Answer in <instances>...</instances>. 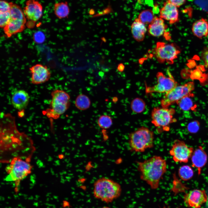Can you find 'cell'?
<instances>
[{"label":"cell","mask_w":208,"mask_h":208,"mask_svg":"<svg viewBox=\"0 0 208 208\" xmlns=\"http://www.w3.org/2000/svg\"><path fill=\"white\" fill-rule=\"evenodd\" d=\"M201 57L206 66L208 68V48L205 47L203 49L201 53Z\"/></svg>","instance_id":"obj_32"},{"label":"cell","mask_w":208,"mask_h":208,"mask_svg":"<svg viewBox=\"0 0 208 208\" xmlns=\"http://www.w3.org/2000/svg\"><path fill=\"white\" fill-rule=\"evenodd\" d=\"M206 203H207V204H206L207 206V207L208 208V197H207V201Z\"/></svg>","instance_id":"obj_36"},{"label":"cell","mask_w":208,"mask_h":208,"mask_svg":"<svg viewBox=\"0 0 208 208\" xmlns=\"http://www.w3.org/2000/svg\"><path fill=\"white\" fill-rule=\"evenodd\" d=\"M155 17L152 11L147 9L141 12L138 16V18L145 25L150 24L153 21Z\"/></svg>","instance_id":"obj_26"},{"label":"cell","mask_w":208,"mask_h":208,"mask_svg":"<svg viewBox=\"0 0 208 208\" xmlns=\"http://www.w3.org/2000/svg\"><path fill=\"white\" fill-rule=\"evenodd\" d=\"M29 100V96L28 93L24 90H20L14 93L12 97L11 103L14 108L21 110L27 107Z\"/></svg>","instance_id":"obj_17"},{"label":"cell","mask_w":208,"mask_h":208,"mask_svg":"<svg viewBox=\"0 0 208 208\" xmlns=\"http://www.w3.org/2000/svg\"><path fill=\"white\" fill-rule=\"evenodd\" d=\"M199 129V126L196 122H192L188 126V129L191 133H194L197 132Z\"/></svg>","instance_id":"obj_33"},{"label":"cell","mask_w":208,"mask_h":208,"mask_svg":"<svg viewBox=\"0 0 208 208\" xmlns=\"http://www.w3.org/2000/svg\"><path fill=\"white\" fill-rule=\"evenodd\" d=\"M137 163L141 179L147 183L152 189H157L160 180L167 171L166 160L160 156L155 155Z\"/></svg>","instance_id":"obj_2"},{"label":"cell","mask_w":208,"mask_h":208,"mask_svg":"<svg viewBox=\"0 0 208 208\" xmlns=\"http://www.w3.org/2000/svg\"><path fill=\"white\" fill-rule=\"evenodd\" d=\"M75 105L78 109L85 110L89 108L90 101L89 97L83 94L79 95L75 101Z\"/></svg>","instance_id":"obj_23"},{"label":"cell","mask_w":208,"mask_h":208,"mask_svg":"<svg viewBox=\"0 0 208 208\" xmlns=\"http://www.w3.org/2000/svg\"><path fill=\"white\" fill-rule=\"evenodd\" d=\"M31 75V82L34 84L44 83L50 79L51 73L46 66L37 64L29 68Z\"/></svg>","instance_id":"obj_14"},{"label":"cell","mask_w":208,"mask_h":208,"mask_svg":"<svg viewBox=\"0 0 208 208\" xmlns=\"http://www.w3.org/2000/svg\"><path fill=\"white\" fill-rule=\"evenodd\" d=\"M0 12L10 11V2L4 0H1L0 1Z\"/></svg>","instance_id":"obj_30"},{"label":"cell","mask_w":208,"mask_h":208,"mask_svg":"<svg viewBox=\"0 0 208 208\" xmlns=\"http://www.w3.org/2000/svg\"><path fill=\"white\" fill-rule=\"evenodd\" d=\"M167 1L178 8L183 5L186 0H167Z\"/></svg>","instance_id":"obj_34"},{"label":"cell","mask_w":208,"mask_h":208,"mask_svg":"<svg viewBox=\"0 0 208 208\" xmlns=\"http://www.w3.org/2000/svg\"><path fill=\"white\" fill-rule=\"evenodd\" d=\"M124 68L125 66L122 63H120L118 65L117 69L118 71L122 72L124 70Z\"/></svg>","instance_id":"obj_35"},{"label":"cell","mask_w":208,"mask_h":208,"mask_svg":"<svg viewBox=\"0 0 208 208\" xmlns=\"http://www.w3.org/2000/svg\"><path fill=\"white\" fill-rule=\"evenodd\" d=\"M159 12V17L168 21L170 24H173L179 21L177 7L167 1L164 3Z\"/></svg>","instance_id":"obj_16"},{"label":"cell","mask_w":208,"mask_h":208,"mask_svg":"<svg viewBox=\"0 0 208 208\" xmlns=\"http://www.w3.org/2000/svg\"><path fill=\"white\" fill-rule=\"evenodd\" d=\"M54 13L60 19L67 17L70 12V9L67 1L55 3L54 6Z\"/></svg>","instance_id":"obj_22"},{"label":"cell","mask_w":208,"mask_h":208,"mask_svg":"<svg viewBox=\"0 0 208 208\" xmlns=\"http://www.w3.org/2000/svg\"><path fill=\"white\" fill-rule=\"evenodd\" d=\"M7 123L5 125L3 123L1 127V162L9 163L17 157L31 159L35 151L32 140L25 134L19 132L14 123H11V125Z\"/></svg>","instance_id":"obj_1"},{"label":"cell","mask_w":208,"mask_h":208,"mask_svg":"<svg viewBox=\"0 0 208 208\" xmlns=\"http://www.w3.org/2000/svg\"><path fill=\"white\" fill-rule=\"evenodd\" d=\"M207 197L204 190H194L186 194L183 200L186 206L194 208H200L201 205L206 203Z\"/></svg>","instance_id":"obj_13"},{"label":"cell","mask_w":208,"mask_h":208,"mask_svg":"<svg viewBox=\"0 0 208 208\" xmlns=\"http://www.w3.org/2000/svg\"><path fill=\"white\" fill-rule=\"evenodd\" d=\"M101 208H110L107 207L105 206V207H102Z\"/></svg>","instance_id":"obj_37"},{"label":"cell","mask_w":208,"mask_h":208,"mask_svg":"<svg viewBox=\"0 0 208 208\" xmlns=\"http://www.w3.org/2000/svg\"><path fill=\"white\" fill-rule=\"evenodd\" d=\"M194 88V83L188 82L183 85L177 86L165 94L160 101L161 107L167 108L170 105L186 96H189Z\"/></svg>","instance_id":"obj_10"},{"label":"cell","mask_w":208,"mask_h":208,"mask_svg":"<svg viewBox=\"0 0 208 208\" xmlns=\"http://www.w3.org/2000/svg\"><path fill=\"white\" fill-rule=\"evenodd\" d=\"M131 32L134 38L138 42L144 39L147 28L144 24L138 18L135 19L131 25Z\"/></svg>","instance_id":"obj_20"},{"label":"cell","mask_w":208,"mask_h":208,"mask_svg":"<svg viewBox=\"0 0 208 208\" xmlns=\"http://www.w3.org/2000/svg\"><path fill=\"white\" fill-rule=\"evenodd\" d=\"M192 30L193 34L198 38L207 37L208 35V22L203 18L197 20L193 24Z\"/></svg>","instance_id":"obj_21"},{"label":"cell","mask_w":208,"mask_h":208,"mask_svg":"<svg viewBox=\"0 0 208 208\" xmlns=\"http://www.w3.org/2000/svg\"><path fill=\"white\" fill-rule=\"evenodd\" d=\"M30 159L17 157L12 159L5 168L7 174L5 180L14 183L16 189L21 181L31 172Z\"/></svg>","instance_id":"obj_4"},{"label":"cell","mask_w":208,"mask_h":208,"mask_svg":"<svg viewBox=\"0 0 208 208\" xmlns=\"http://www.w3.org/2000/svg\"><path fill=\"white\" fill-rule=\"evenodd\" d=\"M23 9V12L26 18L34 22L38 21L42 14V5L36 0H27Z\"/></svg>","instance_id":"obj_15"},{"label":"cell","mask_w":208,"mask_h":208,"mask_svg":"<svg viewBox=\"0 0 208 208\" xmlns=\"http://www.w3.org/2000/svg\"><path fill=\"white\" fill-rule=\"evenodd\" d=\"M97 122L100 127L105 129L110 128L112 124V118L107 115H102L100 116L98 119Z\"/></svg>","instance_id":"obj_27"},{"label":"cell","mask_w":208,"mask_h":208,"mask_svg":"<svg viewBox=\"0 0 208 208\" xmlns=\"http://www.w3.org/2000/svg\"><path fill=\"white\" fill-rule=\"evenodd\" d=\"M10 19L3 28L5 34L8 38L23 31L26 23L25 15L21 7L12 2H10Z\"/></svg>","instance_id":"obj_7"},{"label":"cell","mask_w":208,"mask_h":208,"mask_svg":"<svg viewBox=\"0 0 208 208\" xmlns=\"http://www.w3.org/2000/svg\"><path fill=\"white\" fill-rule=\"evenodd\" d=\"M51 96L49 107L44 111V114L49 118L56 119L69 108L70 96L64 91L58 89L53 91Z\"/></svg>","instance_id":"obj_6"},{"label":"cell","mask_w":208,"mask_h":208,"mask_svg":"<svg viewBox=\"0 0 208 208\" xmlns=\"http://www.w3.org/2000/svg\"><path fill=\"white\" fill-rule=\"evenodd\" d=\"M178 174L183 180L187 181L190 179L193 176L194 172L192 169L189 166L184 165L179 169Z\"/></svg>","instance_id":"obj_24"},{"label":"cell","mask_w":208,"mask_h":208,"mask_svg":"<svg viewBox=\"0 0 208 208\" xmlns=\"http://www.w3.org/2000/svg\"><path fill=\"white\" fill-rule=\"evenodd\" d=\"M188 97H184L177 102L181 109L188 110L192 106V101Z\"/></svg>","instance_id":"obj_28"},{"label":"cell","mask_w":208,"mask_h":208,"mask_svg":"<svg viewBox=\"0 0 208 208\" xmlns=\"http://www.w3.org/2000/svg\"><path fill=\"white\" fill-rule=\"evenodd\" d=\"M146 103L142 99L136 98L133 99L131 104L132 110L134 112L140 113L144 111L146 108Z\"/></svg>","instance_id":"obj_25"},{"label":"cell","mask_w":208,"mask_h":208,"mask_svg":"<svg viewBox=\"0 0 208 208\" xmlns=\"http://www.w3.org/2000/svg\"><path fill=\"white\" fill-rule=\"evenodd\" d=\"M121 192L120 185L108 178H100L94 184V197L106 203H111L119 198Z\"/></svg>","instance_id":"obj_3"},{"label":"cell","mask_w":208,"mask_h":208,"mask_svg":"<svg viewBox=\"0 0 208 208\" xmlns=\"http://www.w3.org/2000/svg\"><path fill=\"white\" fill-rule=\"evenodd\" d=\"M194 151L193 148L188 146L183 141L177 139L174 141L169 153L175 162L186 163Z\"/></svg>","instance_id":"obj_12"},{"label":"cell","mask_w":208,"mask_h":208,"mask_svg":"<svg viewBox=\"0 0 208 208\" xmlns=\"http://www.w3.org/2000/svg\"><path fill=\"white\" fill-rule=\"evenodd\" d=\"M10 11L0 12V26L3 28L8 23L10 19Z\"/></svg>","instance_id":"obj_29"},{"label":"cell","mask_w":208,"mask_h":208,"mask_svg":"<svg viewBox=\"0 0 208 208\" xmlns=\"http://www.w3.org/2000/svg\"><path fill=\"white\" fill-rule=\"evenodd\" d=\"M34 39L35 42L38 43H42L44 41L45 36L42 32L38 31L34 34Z\"/></svg>","instance_id":"obj_31"},{"label":"cell","mask_w":208,"mask_h":208,"mask_svg":"<svg viewBox=\"0 0 208 208\" xmlns=\"http://www.w3.org/2000/svg\"><path fill=\"white\" fill-rule=\"evenodd\" d=\"M189 0V1H192V0Z\"/></svg>","instance_id":"obj_38"},{"label":"cell","mask_w":208,"mask_h":208,"mask_svg":"<svg viewBox=\"0 0 208 208\" xmlns=\"http://www.w3.org/2000/svg\"><path fill=\"white\" fill-rule=\"evenodd\" d=\"M153 55L160 63L165 62L172 64L181 53L180 49L174 43L167 44L161 42H157L152 51Z\"/></svg>","instance_id":"obj_8"},{"label":"cell","mask_w":208,"mask_h":208,"mask_svg":"<svg viewBox=\"0 0 208 208\" xmlns=\"http://www.w3.org/2000/svg\"><path fill=\"white\" fill-rule=\"evenodd\" d=\"M167 27L163 19L155 16L153 22L149 25L148 31L151 36L159 37L164 35Z\"/></svg>","instance_id":"obj_19"},{"label":"cell","mask_w":208,"mask_h":208,"mask_svg":"<svg viewBox=\"0 0 208 208\" xmlns=\"http://www.w3.org/2000/svg\"><path fill=\"white\" fill-rule=\"evenodd\" d=\"M168 76H166L160 72L156 74L157 83L153 86H147L146 85V92L150 94L153 92L166 93L177 86L169 69H167Z\"/></svg>","instance_id":"obj_11"},{"label":"cell","mask_w":208,"mask_h":208,"mask_svg":"<svg viewBox=\"0 0 208 208\" xmlns=\"http://www.w3.org/2000/svg\"><path fill=\"white\" fill-rule=\"evenodd\" d=\"M129 138V146L132 151L144 152L154 146V133L145 127H140L131 133Z\"/></svg>","instance_id":"obj_5"},{"label":"cell","mask_w":208,"mask_h":208,"mask_svg":"<svg viewBox=\"0 0 208 208\" xmlns=\"http://www.w3.org/2000/svg\"><path fill=\"white\" fill-rule=\"evenodd\" d=\"M192 166L197 169L198 174H200L201 168L206 164L207 159L206 153L201 146L195 150L191 156Z\"/></svg>","instance_id":"obj_18"},{"label":"cell","mask_w":208,"mask_h":208,"mask_svg":"<svg viewBox=\"0 0 208 208\" xmlns=\"http://www.w3.org/2000/svg\"><path fill=\"white\" fill-rule=\"evenodd\" d=\"M175 113V110L172 108L155 107L151 112V123L159 128V132L168 131L170 125L176 120L173 118Z\"/></svg>","instance_id":"obj_9"}]
</instances>
